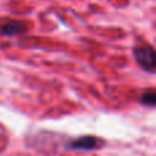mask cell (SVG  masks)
<instances>
[{"instance_id":"6da1fadb","label":"cell","mask_w":156,"mask_h":156,"mask_svg":"<svg viewBox=\"0 0 156 156\" xmlns=\"http://www.w3.org/2000/svg\"><path fill=\"white\" fill-rule=\"evenodd\" d=\"M137 63L147 71H154L155 65H156V58H155V51L149 45H141L134 48L133 51Z\"/></svg>"},{"instance_id":"7a4b0ae2","label":"cell","mask_w":156,"mask_h":156,"mask_svg":"<svg viewBox=\"0 0 156 156\" xmlns=\"http://www.w3.org/2000/svg\"><path fill=\"white\" fill-rule=\"evenodd\" d=\"M26 32V25L21 21H8L0 26V34L3 36H16Z\"/></svg>"},{"instance_id":"3957f363","label":"cell","mask_w":156,"mask_h":156,"mask_svg":"<svg viewBox=\"0 0 156 156\" xmlns=\"http://www.w3.org/2000/svg\"><path fill=\"white\" fill-rule=\"evenodd\" d=\"M99 138L92 137V136H85V137H80L77 140L71 141L69 147L73 149H94L99 147Z\"/></svg>"},{"instance_id":"277c9868","label":"cell","mask_w":156,"mask_h":156,"mask_svg":"<svg viewBox=\"0 0 156 156\" xmlns=\"http://www.w3.org/2000/svg\"><path fill=\"white\" fill-rule=\"evenodd\" d=\"M156 101V96H155V92L154 90H148L143 94L141 97V103L145 105H149V107H154Z\"/></svg>"}]
</instances>
